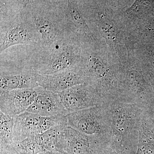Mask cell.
<instances>
[{"mask_svg":"<svg viewBox=\"0 0 154 154\" xmlns=\"http://www.w3.org/2000/svg\"><path fill=\"white\" fill-rule=\"evenodd\" d=\"M0 53L19 44L39 47L41 37L32 19L29 1H0Z\"/></svg>","mask_w":154,"mask_h":154,"instance_id":"cell-1","label":"cell"},{"mask_svg":"<svg viewBox=\"0 0 154 154\" xmlns=\"http://www.w3.org/2000/svg\"><path fill=\"white\" fill-rule=\"evenodd\" d=\"M32 19L41 37L38 48L48 50L67 38L60 1H29Z\"/></svg>","mask_w":154,"mask_h":154,"instance_id":"cell-2","label":"cell"},{"mask_svg":"<svg viewBox=\"0 0 154 154\" xmlns=\"http://www.w3.org/2000/svg\"><path fill=\"white\" fill-rule=\"evenodd\" d=\"M82 45L79 42L67 38L48 50L37 48L30 59V67L39 75H51L80 64Z\"/></svg>","mask_w":154,"mask_h":154,"instance_id":"cell-3","label":"cell"},{"mask_svg":"<svg viewBox=\"0 0 154 154\" xmlns=\"http://www.w3.org/2000/svg\"><path fill=\"white\" fill-rule=\"evenodd\" d=\"M59 126H67L66 116L44 117L26 111L14 118L13 141H21Z\"/></svg>","mask_w":154,"mask_h":154,"instance_id":"cell-4","label":"cell"},{"mask_svg":"<svg viewBox=\"0 0 154 154\" xmlns=\"http://www.w3.org/2000/svg\"><path fill=\"white\" fill-rule=\"evenodd\" d=\"M67 38L82 45L97 43V38L89 28L78 8L76 1H60Z\"/></svg>","mask_w":154,"mask_h":154,"instance_id":"cell-5","label":"cell"},{"mask_svg":"<svg viewBox=\"0 0 154 154\" xmlns=\"http://www.w3.org/2000/svg\"><path fill=\"white\" fill-rule=\"evenodd\" d=\"M87 81L80 65L51 75H39L38 87L59 94L69 88L82 85Z\"/></svg>","mask_w":154,"mask_h":154,"instance_id":"cell-6","label":"cell"},{"mask_svg":"<svg viewBox=\"0 0 154 154\" xmlns=\"http://www.w3.org/2000/svg\"><path fill=\"white\" fill-rule=\"evenodd\" d=\"M35 90L36 97L26 111L44 117L69 114L58 94L40 87L35 88Z\"/></svg>","mask_w":154,"mask_h":154,"instance_id":"cell-7","label":"cell"},{"mask_svg":"<svg viewBox=\"0 0 154 154\" xmlns=\"http://www.w3.org/2000/svg\"><path fill=\"white\" fill-rule=\"evenodd\" d=\"M36 96L35 88L18 89L0 94L1 111L15 118L27 111Z\"/></svg>","mask_w":154,"mask_h":154,"instance_id":"cell-8","label":"cell"},{"mask_svg":"<svg viewBox=\"0 0 154 154\" xmlns=\"http://www.w3.org/2000/svg\"><path fill=\"white\" fill-rule=\"evenodd\" d=\"M38 75V74L28 68L19 70H1L0 94L18 89L37 88Z\"/></svg>","mask_w":154,"mask_h":154,"instance_id":"cell-9","label":"cell"},{"mask_svg":"<svg viewBox=\"0 0 154 154\" xmlns=\"http://www.w3.org/2000/svg\"><path fill=\"white\" fill-rule=\"evenodd\" d=\"M58 94L69 113L93 105L95 100L94 91L85 85L75 86Z\"/></svg>","mask_w":154,"mask_h":154,"instance_id":"cell-10","label":"cell"},{"mask_svg":"<svg viewBox=\"0 0 154 154\" xmlns=\"http://www.w3.org/2000/svg\"><path fill=\"white\" fill-rule=\"evenodd\" d=\"M14 118L0 112V146L1 147L12 145Z\"/></svg>","mask_w":154,"mask_h":154,"instance_id":"cell-11","label":"cell"},{"mask_svg":"<svg viewBox=\"0 0 154 154\" xmlns=\"http://www.w3.org/2000/svg\"><path fill=\"white\" fill-rule=\"evenodd\" d=\"M64 126L54 127L41 134H37L39 143L45 151L58 152V140L60 131Z\"/></svg>","mask_w":154,"mask_h":154,"instance_id":"cell-12","label":"cell"},{"mask_svg":"<svg viewBox=\"0 0 154 154\" xmlns=\"http://www.w3.org/2000/svg\"><path fill=\"white\" fill-rule=\"evenodd\" d=\"M13 146L20 154H38L45 151L38 141L37 135L31 136L21 141L14 142Z\"/></svg>","mask_w":154,"mask_h":154,"instance_id":"cell-13","label":"cell"},{"mask_svg":"<svg viewBox=\"0 0 154 154\" xmlns=\"http://www.w3.org/2000/svg\"><path fill=\"white\" fill-rule=\"evenodd\" d=\"M0 148L1 154H20L12 145L0 147Z\"/></svg>","mask_w":154,"mask_h":154,"instance_id":"cell-14","label":"cell"},{"mask_svg":"<svg viewBox=\"0 0 154 154\" xmlns=\"http://www.w3.org/2000/svg\"><path fill=\"white\" fill-rule=\"evenodd\" d=\"M38 154H66L63 152H51L48 151L42 152Z\"/></svg>","mask_w":154,"mask_h":154,"instance_id":"cell-15","label":"cell"}]
</instances>
